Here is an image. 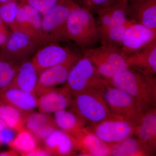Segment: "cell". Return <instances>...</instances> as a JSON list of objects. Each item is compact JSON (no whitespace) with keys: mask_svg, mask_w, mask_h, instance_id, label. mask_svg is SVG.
Listing matches in <instances>:
<instances>
[{"mask_svg":"<svg viewBox=\"0 0 156 156\" xmlns=\"http://www.w3.org/2000/svg\"><path fill=\"white\" fill-rule=\"evenodd\" d=\"M155 75L145 73L128 68L106 81L110 85L119 88L131 95L141 112L156 106Z\"/></svg>","mask_w":156,"mask_h":156,"instance_id":"6da1fadb","label":"cell"},{"mask_svg":"<svg viewBox=\"0 0 156 156\" xmlns=\"http://www.w3.org/2000/svg\"><path fill=\"white\" fill-rule=\"evenodd\" d=\"M64 41L73 42L84 49L99 42L98 28L93 13L76 4L65 26Z\"/></svg>","mask_w":156,"mask_h":156,"instance_id":"7a4b0ae2","label":"cell"},{"mask_svg":"<svg viewBox=\"0 0 156 156\" xmlns=\"http://www.w3.org/2000/svg\"><path fill=\"white\" fill-rule=\"evenodd\" d=\"M71 110L89 126L95 125L113 115L110 111L101 91L90 89L74 95Z\"/></svg>","mask_w":156,"mask_h":156,"instance_id":"3957f363","label":"cell"},{"mask_svg":"<svg viewBox=\"0 0 156 156\" xmlns=\"http://www.w3.org/2000/svg\"><path fill=\"white\" fill-rule=\"evenodd\" d=\"M83 54L90 59L106 81L129 68L127 56L119 47L101 45L98 48L84 49Z\"/></svg>","mask_w":156,"mask_h":156,"instance_id":"277c9868","label":"cell"},{"mask_svg":"<svg viewBox=\"0 0 156 156\" xmlns=\"http://www.w3.org/2000/svg\"><path fill=\"white\" fill-rule=\"evenodd\" d=\"M106 83L92 61L83 54L71 69L64 87L73 96L88 89L101 91Z\"/></svg>","mask_w":156,"mask_h":156,"instance_id":"5b68a950","label":"cell"},{"mask_svg":"<svg viewBox=\"0 0 156 156\" xmlns=\"http://www.w3.org/2000/svg\"><path fill=\"white\" fill-rule=\"evenodd\" d=\"M101 92L112 114L130 122L134 126L137 124L142 113L131 95L107 82Z\"/></svg>","mask_w":156,"mask_h":156,"instance_id":"8992f818","label":"cell"},{"mask_svg":"<svg viewBox=\"0 0 156 156\" xmlns=\"http://www.w3.org/2000/svg\"><path fill=\"white\" fill-rule=\"evenodd\" d=\"M76 5L74 0H62L42 16V28L48 43L63 41L65 26Z\"/></svg>","mask_w":156,"mask_h":156,"instance_id":"52a82bcc","label":"cell"},{"mask_svg":"<svg viewBox=\"0 0 156 156\" xmlns=\"http://www.w3.org/2000/svg\"><path fill=\"white\" fill-rule=\"evenodd\" d=\"M86 127L110 146L134 135V125L114 115L98 124Z\"/></svg>","mask_w":156,"mask_h":156,"instance_id":"ba28073f","label":"cell"},{"mask_svg":"<svg viewBox=\"0 0 156 156\" xmlns=\"http://www.w3.org/2000/svg\"><path fill=\"white\" fill-rule=\"evenodd\" d=\"M38 47L25 34L19 31H11L5 41L1 46L0 55L20 64L34 55Z\"/></svg>","mask_w":156,"mask_h":156,"instance_id":"9c48e42d","label":"cell"},{"mask_svg":"<svg viewBox=\"0 0 156 156\" xmlns=\"http://www.w3.org/2000/svg\"><path fill=\"white\" fill-rule=\"evenodd\" d=\"M42 16L33 7L19 3L15 31L25 34L39 46L47 44L49 43L42 28Z\"/></svg>","mask_w":156,"mask_h":156,"instance_id":"30bf717a","label":"cell"},{"mask_svg":"<svg viewBox=\"0 0 156 156\" xmlns=\"http://www.w3.org/2000/svg\"><path fill=\"white\" fill-rule=\"evenodd\" d=\"M79 56L69 48L51 42L37 50L31 59L38 73L42 71L61 64Z\"/></svg>","mask_w":156,"mask_h":156,"instance_id":"8fae6325","label":"cell"},{"mask_svg":"<svg viewBox=\"0 0 156 156\" xmlns=\"http://www.w3.org/2000/svg\"><path fill=\"white\" fill-rule=\"evenodd\" d=\"M156 40V30L131 20L123 37L121 49L126 56Z\"/></svg>","mask_w":156,"mask_h":156,"instance_id":"7c38bea8","label":"cell"},{"mask_svg":"<svg viewBox=\"0 0 156 156\" xmlns=\"http://www.w3.org/2000/svg\"><path fill=\"white\" fill-rule=\"evenodd\" d=\"M80 56L63 63L42 71L39 74L36 93L37 95L48 89L65 84L71 69Z\"/></svg>","mask_w":156,"mask_h":156,"instance_id":"4fadbf2b","label":"cell"},{"mask_svg":"<svg viewBox=\"0 0 156 156\" xmlns=\"http://www.w3.org/2000/svg\"><path fill=\"white\" fill-rule=\"evenodd\" d=\"M39 112L50 115L70 106L73 96L64 87L48 89L37 95Z\"/></svg>","mask_w":156,"mask_h":156,"instance_id":"5bb4252c","label":"cell"},{"mask_svg":"<svg viewBox=\"0 0 156 156\" xmlns=\"http://www.w3.org/2000/svg\"><path fill=\"white\" fill-rule=\"evenodd\" d=\"M72 136L80 156H111V147L85 127Z\"/></svg>","mask_w":156,"mask_h":156,"instance_id":"9a60e30c","label":"cell"},{"mask_svg":"<svg viewBox=\"0 0 156 156\" xmlns=\"http://www.w3.org/2000/svg\"><path fill=\"white\" fill-rule=\"evenodd\" d=\"M127 17L156 30V0H128Z\"/></svg>","mask_w":156,"mask_h":156,"instance_id":"2e32d148","label":"cell"},{"mask_svg":"<svg viewBox=\"0 0 156 156\" xmlns=\"http://www.w3.org/2000/svg\"><path fill=\"white\" fill-rule=\"evenodd\" d=\"M38 98L36 93L10 86L0 92V101L25 114L30 113L37 108Z\"/></svg>","mask_w":156,"mask_h":156,"instance_id":"e0dca14e","label":"cell"},{"mask_svg":"<svg viewBox=\"0 0 156 156\" xmlns=\"http://www.w3.org/2000/svg\"><path fill=\"white\" fill-rule=\"evenodd\" d=\"M43 145L51 156H71L78 151L74 137L58 128L48 136Z\"/></svg>","mask_w":156,"mask_h":156,"instance_id":"ac0fdd59","label":"cell"},{"mask_svg":"<svg viewBox=\"0 0 156 156\" xmlns=\"http://www.w3.org/2000/svg\"><path fill=\"white\" fill-rule=\"evenodd\" d=\"M134 136L155 153L156 148V108L144 112L139 122L134 126Z\"/></svg>","mask_w":156,"mask_h":156,"instance_id":"d6986e66","label":"cell"},{"mask_svg":"<svg viewBox=\"0 0 156 156\" xmlns=\"http://www.w3.org/2000/svg\"><path fill=\"white\" fill-rule=\"evenodd\" d=\"M127 62L129 68L145 73L156 75V40L127 56Z\"/></svg>","mask_w":156,"mask_h":156,"instance_id":"ffe728a7","label":"cell"},{"mask_svg":"<svg viewBox=\"0 0 156 156\" xmlns=\"http://www.w3.org/2000/svg\"><path fill=\"white\" fill-rule=\"evenodd\" d=\"M128 0H115L98 11L96 20L98 27L124 24L129 21L127 17Z\"/></svg>","mask_w":156,"mask_h":156,"instance_id":"44dd1931","label":"cell"},{"mask_svg":"<svg viewBox=\"0 0 156 156\" xmlns=\"http://www.w3.org/2000/svg\"><path fill=\"white\" fill-rule=\"evenodd\" d=\"M38 75L31 60H26L20 65L14 79L9 86L36 93Z\"/></svg>","mask_w":156,"mask_h":156,"instance_id":"7402d4cb","label":"cell"},{"mask_svg":"<svg viewBox=\"0 0 156 156\" xmlns=\"http://www.w3.org/2000/svg\"><path fill=\"white\" fill-rule=\"evenodd\" d=\"M110 147L111 156H152L154 155L155 153L134 135Z\"/></svg>","mask_w":156,"mask_h":156,"instance_id":"603a6c76","label":"cell"},{"mask_svg":"<svg viewBox=\"0 0 156 156\" xmlns=\"http://www.w3.org/2000/svg\"><path fill=\"white\" fill-rule=\"evenodd\" d=\"M53 118L58 129L72 135L86 127V123L72 110L66 109L56 112Z\"/></svg>","mask_w":156,"mask_h":156,"instance_id":"cb8c5ba5","label":"cell"},{"mask_svg":"<svg viewBox=\"0 0 156 156\" xmlns=\"http://www.w3.org/2000/svg\"><path fill=\"white\" fill-rule=\"evenodd\" d=\"M28 114L0 101V119L8 128L16 132L25 126L26 119Z\"/></svg>","mask_w":156,"mask_h":156,"instance_id":"d4e9b609","label":"cell"},{"mask_svg":"<svg viewBox=\"0 0 156 156\" xmlns=\"http://www.w3.org/2000/svg\"><path fill=\"white\" fill-rule=\"evenodd\" d=\"M16 133L14 139L8 145L20 155L25 156L39 146L34 135L25 127Z\"/></svg>","mask_w":156,"mask_h":156,"instance_id":"484cf974","label":"cell"},{"mask_svg":"<svg viewBox=\"0 0 156 156\" xmlns=\"http://www.w3.org/2000/svg\"><path fill=\"white\" fill-rule=\"evenodd\" d=\"M131 20L124 24L106 27H98L99 42L101 45H108L121 48L123 37Z\"/></svg>","mask_w":156,"mask_h":156,"instance_id":"4316f807","label":"cell"},{"mask_svg":"<svg viewBox=\"0 0 156 156\" xmlns=\"http://www.w3.org/2000/svg\"><path fill=\"white\" fill-rule=\"evenodd\" d=\"M20 65L0 55V92L11 83Z\"/></svg>","mask_w":156,"mask_h":156,"instance_id":"83f0119b","label":"cell"},{"mask_svg":"<svg viewBox=\"0 0 156 156\" xmlns=\"http://www.w3.org/2000/svg\"><path fill=\"white\" fill-rule=\"evenodd\" d=\"M19 2L11 0L7 2L0 4V18L11 31H15L16 17Z\"/></svg>","mask_w":156,"mask_h":156,"instance_id":"f1b7e54d","label":"cell"},{"mask_svg":"<svg viewBox=\"0 0 156 156\" xmlns=\"http://www.w3.org/2000/svg\"><path fill=\"white\" fill-rule=\"evenodd\" d=\"M53 121V118L50 115L33 111L27 116L24 127L34 134L43 126Z\"/></svg>","mask_w":156,"mask_h":156,"instance_id":"f546056e","label":"cell"},{"mask_svg":"<svg viewBox=\"0 0 156 156\" xmlns=\"http://www.w3.org/2000/svg\"><path fill=\"white\" fill-rule=\"evenodd\" d=\"M33 7L39 11L42 16L48 14L62 0H15Z\"/></svg>","mask_w":156,"mask_h":156,"instance_id":"4dcf8cb0","label":"cell"},{"mask_svg":"<svg viewBox=\"0 0 156 156\" xmlns=\"http://www.w3.org/2000/svg\"><path fill=\"white\" fill-rule=\"evenodd\" d=\"M80 7L87 9L92 13H95L108 5L115 0H74Z\"/></svg>","mask_w":156,"mask_h":156,"instance_id":"1f68e13d","label":"cell"},{"mask_svg":"<svg viewBox=\"0 0 156 156\" xmlns=\"http://www.w3.org/2000/svg\"><path fill=\"white\" fill-rule=\"evenodd\" d=\"M57 129H58V127L56 126L54 121L52 122L45 125L39 129L36 133L34 134L36 139L38 145H43L48 136Z\"/></svg>","mask_w":156,"mask_h":156,"instance_id":"d6a6232c","label":"cell"},{"mask_svg":"<svg viewBox=\"0 0 156 156\" xmlns=\"http://www.w3.org/2000/svg\"><path fill=\"white\" fill-rule=\"evenodd\" d=\"M16 131L5 127L0 131V146L5 144L9 145L14 139Z\"/></svg>","mask_w":156,"mask_h":156,"instance_id":"836d02e7","label":"cell"},{"mask_svg":"<svg viewBox=\"0 0 156 156\" xmlns=\"http://www.w3.org/2000/svg\"><path fill=\"white\" fill-rule=\"evenodd\" d=\"M50 154L41 146H38L34 150L26 154L25 156H49Z\"/></svg>","mask_w":156,"mask_h":156,"instance_id":"e575fe53","label":"cell"},{"mask_svg":"<svg viewBox=\"0 0 156 156\" xmlns=\"http://www.w3.org/2000/svg\"><path fill=\"white\" fill-rule=\"evenodd\" d=\"M19 154L17 152L13 149L10 150L4 151L0 152V156H17Z\"/></svg>","mask_w":156,"mask_h":156,"instance_id":"d590c367","label":"cell"},{"mask_svg":"<svg viewBox=\"0 0 156 156\" xmlns=\"http://www.w3.org/2000/svg\"><path fill=\"white\" fill-rule=\"evenodd\" d=\"M7 127V126H6L5 123H4L2 120L0 119V131L2 130V129H3V128H5V127Z\"/></svg>","mask_w":156,"mask_h":156,"instance_id":"8d00e7d4","label":"cell"},{"mask_svg":"<svg viewBox=\"0 0 156 156\" xmlns=\"http://www.w3.org/2000/svg\"><path fill=\"white\" fill-rule=\"evenodd\" d=\"M11 1V0H0V4L7 2H9V1Z\"/></svg>","mask_w":156,"mask_h":156,"instance_id":"74e56055","label":"cell"}]
</instances>
